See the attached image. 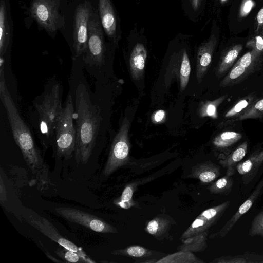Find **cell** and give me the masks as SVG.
<instances>
[{
    "instance_id": "12",
    "label": "cell",
    "mask_w": 263,
    "mask_h": 263,
    "mask_svg": "<svg viewBox=\"0 0 263 263\" xmlns=\"http://www.w3.org/2000/svg\"><path fill=\"white\" fill-rule=\"evenodd\" d=\"M99 12L101 24L105 33L116 42L117 22L110 0H99Z\"/></svg>"
},
{
    "instance_id": "6",
    "label": "cell",
    "mask_w": 263,
    "mask_h": 263,
    "mask_svg": "<svg viewBox=\"0 0 263 263\" xmlns=\"http://www.w3.org/2000/svg\"><path fill=\"white\" fill-rule=\"evenodd\" d=\"M129 121L127 117H125L111 144L108 158L103 171L105 176L112 173L127 158L129 153Z\"/></svg>"
},
{
    "instance_id": "31",
    "label": "cell",
    "mask_w": 263,
    "mask_h": 263,
    "mask_svg": "<svg viewBox=\"0 0 263 263\" xmlns=\"http://www.w3.org/2000/svg\"><path fill=\"white\" fill-rule=\"evenodd\" d=\"M7 201V192L4 181L1 176L0 178V201L2 204H4Z\"/></svg>"
},
{
    "instance_id": "27",
    "label": "cell",
    "mask_w": 263,
    "mask_h": 263,
    "mask_svg": "<svg viewBox=\"0 0 263 263\" xmlns=\"http://www.w3.org/2000/svg\"><path fill=\"white\" fill-rule=\"evenodd\" d=\"M126 252L131 256L141 257L145 254L146 250L141 247L135 246L128 248Z\"/></svg>"
},
{
    "instance_id": "36",
    "label": "cell",
    "mask_w": 263,
    "mask_h": 263,
    "mask_svg": "<svg viewBox=\"0 0 263 263\" xmlns=\"http://www.w3.org/2000/svg\"><path fill=\"white\" fill-rule=\"evenodd\" d=\"M217 214V211L216 210L214 209H210L204 211L202 213V216L207 218L208 219H210L213 217H214Z\"/></svg>"
},
{
    "instance_id": "18",
    "label": "cell",
    "mask_w": 263,
    "mask_h": 263,
    "mask_svg": "<svg viewBox=\"0 0 263 263\" xmlns=\"http://www.w3.org/2000/svg\"><path fill=\"white\" fill-rule=\"evenodd\" d=\"M227 95H224L213 100L208 101L201 105L199 108V115L201 117H217V109L219 105L227 98Z\"/></svg>"
},
{
    "instance_id": "1",
    "label": "cell",
    "mask_w": 263,
    "mask_h": 263,
    "mask_svg": "<svg viewBox=\"0 0 263 263\" xmlns=\"http://www.w3.org/2000/svg\"><path fill=\"white\" fill-rule=\"evenodd\" d=\"M0 98L5 108L14 139L22 152L39 189L47 188L50 183L49 168L35 144L32 133L21 116L7 87L4 72L1 70Z\"/></svg>"
},
{
    "instance_id": "16",
    "label": "cell",
    "mask_w": 263,
    "mask_h": 263,
    "mask_svg": "<svg viewBox=\"0 0 263 263\" xmlns=\"http://www.w3.org/2000/svg\"><path fill=\"white\" fill-rule=\"evenodd\" d=\"M255 101L256 97L253 95H250L241 99L226 112L224 118L226 119L238 118Z\"/></svg>"
},
{
    "instance_id": "39",
    "label": "cell",
    "mask_w": 263,
    "mask_h": 263,
    "mask_svg": "<svg viewBox=\"0 0 263 263\" xmlns=\"http://www.w3.org/2000/svg\"><path fill=\"white\" fill-rule=\"evenodd\" d=\"M192 6L194 10L198 9L201 0H191Z\"/></svg>"
},
{
    "instance_id": "32",
    "label": "cell",
    "mask_w": 263,
    "mask_h": 263,
    "mask_svg": "<svg viewBox=\"0 0 263 263\" xmlns=\"http://www.w3.org/2000/svg\"><path fill=\"white\" fill-rule=\"evenodd\" d=\"M263 28V7L258 11L256 16V32H259Z\"/></svg>"
},
{
    "instance_id": "38",
    "label": "cell",
    "mask_w": 263,
    "mask_h": 263,
    "mask_svg": "<svg viewBox=\"0 0 263 263\" xmlns=\"http://www.w3.org/2000/svg\"><path fill=\"white\" fill-rule=\"evenodd\" d=\"M227 180L224 178H221L219 179L216 182V186L217 187L221 189L223 188L227 184Z\"/></svg>"
},
{
    "instance_id": "13",
    "label": "cell",
    "mask_w": 263,
    "mask_h": 263,
    "mask_svg": "<svg viewBox=\"0 0 263 263\" xmlns=\"http://www.w3.org/2000/svg\"><path fill=\"white\" fill-rule=\"evenodd\" d=\"M147 57V51L141 43H137L134 47L129 59L130 70L135 80L140 79L143 75Z\"/></svg>"
},
{
    "instance_id": "19",
    "label": "cell",
    "mask_w": 263,
    "mask_h": 263,
    "mask_svg": "<svg viewBox=\"0 0 263 263\" xmlns=\"http://www.w3.org/2000/svg\"><path fill=\"white\" fill-rule=\"evenodd\" d=\"M242 135L233 131L223 132L217 135L213 141L214 144L219 147L230 145L241 139Z\"/></svg>"
},
{
    "instance_id": "9",
    "label": "cell",
    "mask_w": 263,
    "mask_h": 263,
    "mask_svg": "<svg viewBox=\"0 0 263 263\" xmlns=\"http://www.w3.org/2000/svg\"><path fill=\"white\" fill-rule=\"evenodd\" d=\"M59 6L57 0H32L30 14L41 27L54 32L58 28Z\"/></svg>"
},
{
    "instance_id": "34",
    "label": "cell",
    "mask_w": 263,
    "mask_h": 263,
    "mask_svg": "<svg viewBox=\"0 0 263 263\" xmlns=\"http://www.w3.org/2000/svg\"><path fill=\"white\" fill-rule=\"evenodd\" d=\"M159 229V223L155 220H151L147 226L148 232L152 235L155 234Z\"/></svg>"
},
{
    "instance_id": "40",
    "label": "cell",
    "mask_w": 263,
    "mask_h": 263,
    "mask_svg": "<svg viewBox=\"0 0 263 263\" xmlns=\"http://www.w3.org/2000/svg\"><path fill=\"white\" fill-rule=\"evenodd\" d=\"M47 256L50 259H51L52 261L54 262H61V261L57 260L55 257L52 256L51 254H50L49 253L46 252V253Z\"/></svg>"
},
{
    "instance_id": "35",
    "label": "cell",
    "mask_w": 263,
    "mask_h": 263,
    "mask_svg": "<svg viewBox=\"0 0 263 263\" xmlns=\"http://www.w3.org/2000/svg\"><path fill=\"white\" fill-rule=\"evenodd\" d=\"M252 205L250 200H246L239 208V213L241 214H244L248 211Z\"/></svg>"
},
{
    "instance_id": "21",
    "label": "cell",
    "mask_w": 263,
    "mask_h": 263,
    "mask_svg": "<svg viewBox=\"0 0 263 263\" xmlns=\"http://www.w3.org/2000/svg\"><path fill=\"white\" fill-rule=\"evenodd\" d=\"M55 254L65 262L89 263L85 258L78 253L67 249L62 246L57 248L55 251Z\"/></svg>"
},
{
    "instance_id": "4",
    "label": "cell",
    "mask_w": 263,
    "mask_h": 263,
    "mask_svg": "<svg viewBox=\"0 0 263 263\" xmlns=\"http://www.w3.org/2000/svg\"><path fill=\"white\" fill-rule=\"evenodd\" d=\"M74 111L72 95L69 93L58 119L53 145L57 156L66 160L71 157L75 149Z\"/></svg>"
},
{
    "instance_id": "25",
    "label": "cell",
    "mask_w": 263,
    "mask_h": 263,
    "mask_svg": "<svg viewBox=\"0 0 263 263\" xmlns=\"http://www.w3.org/2000/svg\"><path fill=\"white\" fill-rule=\"evenodd\" d=\"M254 5L253 0H242L239 9V17L242 18L246 16L250 12Z\"/></svg>"
},
{
    "instance_id": "28",
    "label": "cell",
    "mask_w": 263,
    "mask_h": 263,
    "mask_svg": "<svg viewBox=\"0 0 263 263\" xmlns=\"http://www.w3.org/2000/svg\"><path fill=\"white\" fill-rule=\"evenodd\" d=\"M133 194V189L130 186L126 187L122 194L120 205L123 207L124 203L129 201L132 198Z\"/></svg>"
},
{
    "instance_id": "33",
    "label": "cell",
    "mask_w": 263,
    "mask_h": 263,
    "mask_svg": "<svg viewBox=\"0 0 263 263\" xmlns=\"http://www.w3.org/2000/svg\"><path fill=\"white\" fill-rule=\"evenodd\" d=\"M165 112L162 109L156 111L152 116V120L155 123H159L163 120Z\"/></svg>"
},
{
    "instance_id": "11",
    "label": "cell",
    "mask_w": 263,
    "mask_h": 263,
    "mask_svg": "<svg viewBox=\"0 0 263 263\" xmlns=\"http://www.w3.org/2000/svg\"><path fill=\"white\" fill-rule=\"evenodd\" d=\"M217 39L212 34L199 47L197 54L196 78L200 83L211 64L217 44Z\"/></svg>"
},
{
    "instance_id": "23",
    "label": "cell",
    "mask_w": 263,
    "mask_h": 263,
    "mask_svg": "<svg viewBox=\"0 0 263 263\" xmlns=\"http://www.w3.org/2000/svg\"><path fill=\"white\" fill-rule=\"evenodd\" d=\"M260 55L255 50L252 49L239 59L233 66L240 65L251 70L259 60Z\"/></svg>"
},
{
    "instance_id": "8",
    "label": "cell",
    "mask_w": 263,
    "mask_h": 263,
    "mask_svg": "<svg viewBox=\"0 0 263 263\" xmlns=\"http://www.w3.org/2000/svg\"><path fill=\"white\" fill-rule=\"evenodd\" d=\"M91 8L87 2L76 8L73 25V58L76 59L86 51L88 41V22Z\"/></svg>"
},
{
    "instance_id": "15",
    "label": "cell",
    "mask_w": 263,
    "mask_h": 263,
    "mask_svg": "<svg viewBox=\"0 0 263 263\" xmlns=\"http://www.w3.org/2000/svg\"><path fill=\"white\" fill-rule=\"evenodd\" d=\"M5 2L1 0L0 5V54L4 55L9 45L10 30L8 22Z\"/></svg>"
},
{
    "instance_id": "24",
    "label": "cell",
    "mask_w": 263,
    "mask_h": 263,
    "mask_svg": "<svg viewBox=\"0 0 263 263\" xmlns=\"http://www.w3.org/2000/svg\"><path fill=\"white\" fill-rule=\"evenodd\" d=\"M247 46L250 47L258 54L263 52V33H259L249 40L247 43Z\"/></svg>"
},
{
    "instance_id": "17",
    "label": "cell",
    "mask_w": 263,
    "mask_h": 263,
    "mask_svg": "<svg viewBox=\"0 0 263 263\" xmlns=\"http://www.w3.org/2000/svg\"><path fill=\"white\" fill-rule=\"evenodd\" d=\"M251 70L238 65L233 67L231 71L220 82V86L226 87L233 85L242 80Z\"/></svg>"
},
{
    "instance_id": "29",
    "label": "cell",
    "mask_w": 263,
    "mask_h": 263,
    "mask_svg": "<svg viewBox=\"0 0 263 263\" xmlns=\"http://www.w3.org/2000/svg\"><path fill=\"white\" fill-rule=\"evenodd\" d=\"M252 166V162L250 160H248L238 166L237 170L240 174H245L251 170Z\"/></svg>"
},
{
    "instance_id": "7",
    "label": "cell",
    "mask_w": 263,
    "mask_h": 263,
    "mask_svg": "<svg viewBox=\"0 0 263 263\" xmlns=\"http://www.w3.org/2000/svg\"><path fill=\"white\" fill-rule=\"evenodd\" d=\"M25 221L42 234L55 241L61 246L78 253L87 259L89 263L96 262L90 258L82 248L63 237L55 227L46 218L36 213L26 214L24 216Z\"/></svg>"
},
{
    "instance_id": "5",
    "label": "cell",
    "mask_w": 263,
    "mask_h": 263,
    "mask_svg": "<svg viewBox=\"0 0 263 263\" xmlns=\"http://www.w3.org/2000/svg\"><path fill=\"white\" fill-rule=\"evenodd\" d=\"M85 64L90 67H101L104 63L105 45L102 30L99 22L92 17L88 26V41L83 54Z\"/></svg>"
},
{
    "instance_id": "41",
    "label": "cell",
    "mask_w": 263,
    "mask_h": 263,
    "mask_svg": "<svg viewBox=\"0 0 263 263\" xmlns=\"http://www.w3.org/2000/svg\"><path fill=\"white\" fill-rule=\"evenodd\" d=\"M220 1L221 4H224L227 0H220Z\"/></svg>"
},
{
    "instance_id": "10",
    "label": "cell",
    "mask_w": 263,
    "mask_h": 263,
    "mask_svg": "<svg viewBox=\"0 0 263 263\" xmlns=\"http://www.w3.org/2000/svg\"><path fill=\"white\" fill-rule=\"evenodd\" d=\"M54 211L63 218L95 232L102 233L115 232L111 226L101 218L80 210L69 207H59L55 208Z\"/></svg>"
},
{
    "instance_id": "3",
    "label": "cell",
    "mask_w": 263,
    "mask_h": 263,
    "mask_svg": "<svg viewBox=\"0 0 263 263\" xmlns=\"http://www.w3.org/2000/svg\"><path fill=\"white\" fill-rule=\"evenodd\" d=\"M62 93V85L52 79L33 101L31 122L44 149L53 145L57 123L63 106Z\"/></svg>"
},
{
    "instance_id": "20",
    "label": "cell",
    "mask_w": 263,
    "mask_h": 263,
    "mask_svg": "<svg viewBox=\"0 0 263 263\" xmlns=\"http://www.w3.org/2000/svg\"><path fill=\"white\" fill-rule=\"evenodd\" d=\"M191 73V64L188 54L184 51L180 68V82L181 91L186 87Z\"/></svg>"
},
{
    "instance_id": "37",
    "label": "cell",
    "mask_w": 263,
    "mask_h": 263,
    "mask_svg": "<svg viewBox=\"0 0 263 263\" xmlns=\"http://www.w3.org/2000/svg\"><path fill=\"white\" fill-rule=\"evenodd\" d=\"M204 224V221L201 218H198L195 219V220L192 223L191 227L193 229H197L203 226Z\"/></svg>"
},
{
    "instance_id": "30",
    "label": "cell",
    "mask_w": 263,
    "mask_h": 263,
    "mask_svg": "<svg viewBox=\"0 0 263 263\" xmlns=\"http://www.w3.org/2000/svg\"><path fill=\"white\" fill-rule=\"evenodd\" d=\"M216 177L215 173L211 171L202 172L199 175V179L204 182H209L213 180Z\"/></svg>"
},
{
    "instance_id": "26",
    "label": "cell",
    "mask_w": 263,
    "mask_h": 263,
    "mask_svg": "<svg viewBox=\"0 0 263 263\" xmlns=\"http://www.w3.org/2000/svg\"><path fill=\"white\" fill-rule=\"evenodd\" d=\"M247 143L246 142L237 148L232 154V159L235 162H238L244 157L246 153Z\"/></svg>"
},
{
    "instance_id": "14",
    "label": "cell",
    "mask_w": 263,
    "mask_h": 263,
    "mask_svg": "<svg viewBox=\"0 0 263 263\" xmlns=\"http://www.w3.org/2000/svg\"><path fill=\"white\" fill-rule=\"evenodd\" d=\"M242 48L241 44H236L229 47L223 52L217 68V77H221L231 67Z\"/></svg>"
},
{
    "instance_id": "22",
    "label": "cell",
    "mask_w": 263,
    "mask_h": 263,
    "mask_svg": "<svg viewBox=\"0 0 263 263\" xmlns=\"http://www.w3.org/2000/svg\"><path fill=\"white\" fill-rule=\"evenodd\" d=\"M263 117V98L255 101L236 120L256 119Z\"/></svg>"
},
{
    "instance_id": "2",
    "label": "cell",
    "mask_w": 263,
    "mask_h": 263,
    "mask_svg": "<svg viewBox=\"0 0 263 263\" xmlns=\"http://www.w3.org/2000/svg\"><path fill=\"white\" fill-rule=\"evenodd\" d=\"M76 140L74 156L77 164H86L93 153L99 136L102 118L87 88L80 83L75 93Z\"/></svg>"
}]
</instances>
